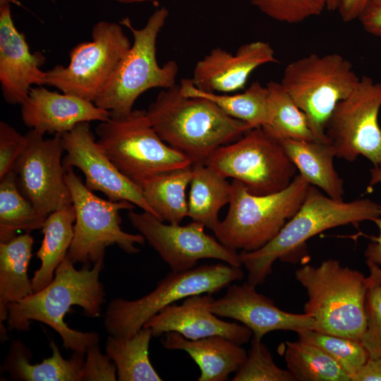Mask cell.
<instances>
[{"instance_id": "6da1fadb", "label": "cell", "mask_w": 381, "mask_h": 381, "mask_svg": "<svg viewBox=\"0 0 381 381\" xmlns=\"http://www.w3.org/2000/svg\"><path fill=\"white\" fill-rule=\"evenodd\" d=\"M104 258L77 270L66 256L55 271L52 282L43 289L8 305L7 324L10 330L27 331L30 321L41 322L54 329L61 337L64 347L80 353L99 344L95 332H83L69 327L65 315L73 306L83 308L87 317L101 315L104 290L99 281Z\"/></svg>"}, {"instance_id": "ee69618b", "label": "cell", "mask_w": 381, "mask_h": 381, "mask_svg": "<svg viewBox=\"0 0 381 381\" xmlns=\"http://www.w3.org/2000/svg\"><path fill=\"white\" fill-rule=\"evenodd\" d=\"M327 9L329 11H337L339 0H326Z\"/></svg>"}, {"instance_id": "8fae6325", "label": "cell", "mask_w": 381, "mask_h": 381, "mask_svg": "<svg viewBox=\"0 0 381 381\" xmlns=\"http://www.w3.org/2000/svg\"><path fill=\"white\" fill-rule=\"evenodd\" d=\"M205 164L226 178L241 181L256 195L284 190L297 171L279 141L261 127L252 128L238 140L219 147Z\"/></svg>"}, {"instance_id": "484cf974", "label": "cell", "mask_w": 381, "mask_h": 381, "mask_svg": "<svg viewBox=\"0 0 381 381\" xmlns=\"http://www.w3.org/2000/svg\"><path fill=\"white\" fill-rule=\"evenodd\" d=\"M33 238L29 233L0 243V325L7 319L8 306L33 293L28 267Z\"/></svg>"}, {"instance_id": "5bb4252c", "label": "cell", "mask_w": 381, "mask_h": 381, "mask_svg": "<svg viewBox=\"0 0 381 381\" xmlns=\"http://www.w3.org/2000/svg\"><path fill=\"white\" fill-rule=\"evenodd\" d=\"M128 217L173 272L193 269L202 259L220 260L235 267L242 265L237 250L206 234L202 223L192 221L184 226L167 224L145 211L130 210Z\"/></svg>"}, {"instance_id": "4fadbf2b", "label": "cell", "mask_w": 381, "mask_h": 381, "mask_svg": "<svg viewBox=\"0 0 381 381\" xmlns=\"http://www.w3.org/2000/svg\"><path fill=\"white\" fill-rule=\"evenodd\" d=\"M381 83L363 75L330 115L325 128L327 143L336 157L349 162L359 155L373 166L381 163Z\"/></svg>"}, {"instance_id": "ac0fdd59", "label": "cell", "mask_w": 381, "mask_h": 381, "mask_svg": "<svg viewBox=\"0 0 381 381\" xmlns=\"http://www.w3.org/2000/svg\"><path fill=\"white\" fill-rule=\"evenodd\" d=\"M210 309L217 316L232 318L241 322L262 339L275 330L315 329L314 320L307 314L291 313L279 309L274 302L258 293L248 282L228 286L222 298L214 300Z\"/></svg>"}, {"instance_id": "d4e9b609", "label": "cell", "mask_w": 381, "mask_h": 381, "mask_svg": "<svg viewBox=\"0 0 381 381\" xmlns=\"http://www.w3.org/2000/svg\"><path fill=\"white\" fill-rule=\"evenodd\" d=\"M75 221L73 204L54 211L46 218L41 229L43 240L36 253L41 265L31 279L33 293L52 282L56 268L66 258L73 241Z\"/></svg>"}, {"instance_id": "1f68e13d", "label": "cell", "mask_w": 381, "mask_h": 381, "mask_svg": "<svg viewBox=\"0 0 381 381\" xmlns=\"http://www.w3.org/2000/svg\"><path fill=\"white\" fill-rule=\"evenodd\" d=\"M284 359L295 381H351L345 370L320 347L302 341H286Z\"/></svg>"}, {"instance_id": "7c38bea8", "label": "cell", "mask_w": 381, "mask_h": 381, "mask_svg": "<svg viewBox=\"0 0 381 381\" xmlns=\"http://www.w3.org/2000/svg\"><path fill=\"white\" fill-rule=\"evenodd\" d=\"M131 47L121 25L99 21L92 28V41L71 50L67 66L56 65L46 71L44 85L94 102Z\"/></svg>"}, {"instance_id": "ab89813d", "label": "cell", "mask_w": 381, "mask_h": 381, "mask_svg": "<svg viewBox=\"0 0 381 381\" xmlns=\"http://www.w3.org/2000/svg\"><path fill=\"white\" fill-rule=\"evenodd\" d=\"M370 186L381 183V163L373 166L370 170ZM374 222L379 227L380 234L370 243L365 252V262L370 271L367 277L368 283L381 281V218H377Z\"/></svg>"}, {"instance_id": "f1b7e54d", "label": "cell", "mask_w": 381, "mask_h": 381, "mask_svg": "<svg viewBox=\"0 0 381 381\" xmlns=\"http://www.w3.org/2000/svg\"><path fill=\"white\" fill-rule=\"evenodd\" d=\"M192 176L191 167L155 175L140 185L156 217L171 224H180L188 217L186 190Z\"/></svg>"}, {"instance_id": "8d00e7d4", "label": "cell", "mask_w": 381, "mask_h": 381, "mask_svg": "<svg viewBox=\"0 0 381 381\" xmlns=\"http://www.w3.org/2000/svg\"><path fill=\"white\" fill-rule=\"evenodd\" d=\"M366 327L361 342L369 358L381 356V281L368 283L365 303Z\"/></svg>"}, {"instance_id": "3957f363", "label": "cell", "mask_w": 381, "mask_h": 381, "mask_svg": "<svg viewBox=\"0 0 381 381\" xmlns=\"http://www.w3.org/2000/svg\"><path fill=\"white\" fill-rule=\"evenodd\" d=\"M380 216V203L367 198L337 200L310 185L299 210L273 239L258 250L239 253L248 271V282L255 286L262 284L277 260H299L307 241L315 235L337 226L374 222Z\"/></svg>"}, {"instance_id": "2e32d148", "label": "cell", "mask_w": 381, "mask_h": 381, "mask_svg": "<svg viewBox=\"0 0 381 381\" xmlns=\"http://www.w3.org/2000/svg\"><path fill=\"white\" fill-rule=\"evenodd\" d=\"M66 152L63 158L66 171L76 167L85 176V186L97 190L112 201H128L155 216L141 188L124 176L111 162L98 144L89 122L76 125L62 135Z\"/></svg>"}, {"instance_id": "4316f807", "label": "cell", "mask_w": 381, "mask_h": 381, "mask_svg": "<svg viewBox=\"0 0 381 381\" xmlns=\"http://www.w3.org/2000/svg\"><path fill=\"white\" fill-rule=\"evenodd\" d=\"M188 217L214 231L220 220L219 210L231 200V185L205 163L192 165Z\"/></svg>"}, {"instance_id": "f546056e", "label": "cell", "mask_w": 381, "mask_h": 381, "mask_svg": "<svg viewBox=\"0 0 381 381\" xmlns=\"http://www.w3.org/2000/svg\"><path fill=\"white\" fill-rule=\"evenodd\" d=\"M152 333L143 327L131 337L110 335L105 349L116 365L117 380L160 381L149 358V345Z\"/></svg>"}, {"instance_id": "7a4b0ae2", "label": "cell", "mask_w": 381, "mask_h": 381, "mask_svg": "<svg viewBox=\"0 0 381 381\" xmlns=\"http://www.w3.org/2000/svg\"><path fill=\"white\" fill-rule=\"evenodd\" d=\"M146 111L161 139L193 164L205 163L219 147L253 128L209 99L184 95L176 84L162 90Z\"/></svg>"}, {"instance_id": "836d02e7", "label": "cell", "mask_w": 381, "mask_h": 381, "mask_svg": "<svg viewBox=\"0 0 381 381\" xmlns=\"http://www.w3.org/2000/svg\"><path fill=\"white\" fill-rule=\"evenodd\" d=\"M298 339L315 345L331 356L352 377L367 362L369 354L361 341L306 329L296 333Z\"/></svg>"}, {"instance_id": "9a60e30c", "label": "cell", "mask_w": 381, "mask_h": 381, "mask_svg": "<svg viewBox=\"0 0 381 381\" xmlns=\"http://www.w3.org/2000/svg\"><path fill=\"white\" fill-rule=\"evenodd\" d=\"M25 136L27 145L13 172L20 192L47 218L54 211L72 204L65 181L62 135L44 139L30 129Z\"/></svg>"}, {"instance_id": "60d3db41", "label": "cell", "mask_w": 381, "mask_h": 381, "mask_svg": "<svg viewBox=\"0 0 381 381\" xmlns=\"http://www.w3.org/2000/svg\"><path fill=\"white\" fill-rule=\"evenodd\" d=\"M358 20L367 32L381 39V0H373Z\"/></svg>"}, {"instance_id": "7bdbcfd3", "label": "cell", "mask_w": 381, "mask_h": 381, "mask_svg": "<svg viewBox=\"0 0 381 381\" xmlns=\"http://www.w3.org/2000/svg\"><path fill=\"white\" fill-rule=\"evenodd\" d=\"M351 381H381V356L369 358L352 377Z\"/></svg>"}, {"instance_id": "603a6c76", "label": "cell", "mask_w": 381, "mask_h": 381, "mask_svg": "<svg viewBox=\"0 0 381 381\" xmlns=\"http://www.w3.org/2000/svg\"><path fill=\"white\" fill-rule=\"evenodd\" d=\"M52 356L36 364L30 363V350L20 340L12 341L3 368L15 380L81 381L85 353L73 351L71 358L62 356L54 341L50 342Z\"/></svg>"}, {"instance_id": "b9f144b4", "label": "cell", "mask_w": 381, "mask_h": 381, "mask_svg": "<svg viewBox=\"0 0 381 381\" xmlns=\"http://www.w3.org/2000/svg\"><path fill=\"white\" fill-rule=\"evenodd\" d=\"M373 0H339L337 11L345 23L358 19L359 16Z\"/></svg>"}, {"instance_id": "9c48e42d", "label": "cell", "mask_w": 381, "mask_h": 381, "mask_svg": "<svg viewBox=\"0 0 381 381\" xmlns=\"http://www.w3.org/2000/svg\"><path fill=\"white\" fill-rule=\"evenodd\" d=\"M359 80L341 55L313 53L288 64L280 83L306 115L315 140L327 143L325 128L330 115Z\"/></svg>"}, {"instance_id": "e575fe53", "label": "cell", "mask_w": 381, "mask_h": 381, "mask_svg": "<svg viewBox=\"0 0 381 381\" xmlns=\"http://www.w3.org/2000/svg\"><path fill=\"white\" fill-rule=\"evenodd\" d=\"M232 381H295L288 370L280 368L262 339L253 337L248 354Z\"/></svg>"}, {"instance_id": "d590c367", "label": "cell", "mask_w": 381, "mask_h": 381, "mask_svg": "<svg viewBox=\"0 0 381 381\" xmlns=\"http://www.w3.org/2000/svg\"><path fill=\"white\" fill-rule=\"evenodd\" d=\"M267 16L283 23H298L320 15L326 0H250Z\"/></svg>"}, {"instance_id": "30bf717a", "label": "cell", "mask_w": 381, "mask_h": 381, "mask_svg": "<svg viewBox=\"0 0 381 381\" xmlns=\"http://www.w3.org/2000/svg\"><path fill=\"white\" fill-rule=\"evenodd\" d=\"M65 181L75 211L73 239L66 254L73 264H94L104 258L106 248L112 245L128 254L140 252L136 245L145 242L144 236L126 232L121 227L119 212L133 209V203L98 197L83 183L73 168L66 170Z\"/></svg>"}, {"instance_id": "ffe728a7", "label": "cell", "mask_w": 381, "mask_h": 381, "mask_svg": "<svg viewBox=\"0 0 381 381\" xmlns=\"http://www.w3.org/2000/svg\"><path fill=\"white\" fill-rule=\"evenodd\" d=\"M277 61L273 48L264 41L242 44L234 54L216 47L196 63L190 80L203 92H233L244 87L257 68Z\"/></svg>"}, {"instance_id": "5b68a950", "label": "cell", "mask_w": 381, "mask_h": 381, "mask_svg": "<svg viewBox=\"0 0 381 381\" xmlns=\"http://www.w3.org/2000/svg\"><path fill=\"white\" fill-rule=\"evenodd\" d=\"M229 207L214 233L224 246L242 251L260 249L280 231L303 202L310 184L300 174L277 193L256 195L233 179Z\"/></svg>"}, {"instance_id": "d6986e66", "label": "cell", "mask_w": 381, "mask_h": 381, "mask_svg": "<svg viewBox=\"0 0 381 381\" xmlns=\"http://www.w3.org/2000/svg\"><path fill=\"white\" fill-rule=\"evenodd\" d=\"M212 294H198L184 298L181 305L171 304L151 318L143 326L158 337L170 332H177L190 340L211 336H222L238 344L253 337L252 331L236 322L222 320L212 312Z\"/></svg>"}, {"instance_id": "bcb514c9", "label": "cell", "mask_w": 381, "mask_h": 381, "mask_svg": "<svg viewBox=\"0 0 381 381\" xmlns=\"http://www.w3.org/2000/svg\"><path fill=\"white\" fill-rule=\"evenodd\" d=\"M52 1H53V2H55V1H56V0H52Z\"/></svg>"}, {"instance_id": "8992f818", "label": "cell", "mask_w": 381, "mask_h": 381, "mask_svg": "<svg viewBox=\"0 0 381 381\" xmlns=\"http://www.w3.org/2000/svg\"><path fill=\"white\" fill-rule=\"evenodd\" d=\"M169 16L168 10L157 9L145 25L136 29L129 18L120 21L128 28L133 42L118 65L107 85L94 103L111 116L130 114L138 97L152 88L168 89L176 85L179 66L171 60L160 66L157 59V39Z\"/></svg>"}, {"instance_id": "cb8c5ba5", "label": "cell", "mask_w": 381, "mask_h": 381, "mask_svg": "<svg viewBox=\"0 0 381 381\" xmlns=\"http://www.w3.org/2000/svg\"><path fill=\"white\" fill-rule=\"evenodd\" d=\"M279 141L306 181L322 190L329 197L344 200V180L335 169V152L328 143L293 139Z\"/></svg>"}, {"instance_id": "f35d334b", "label": "cell", "mask_w": 381, "mask_h": 381, "mask_svg": "<svg viewBox=\"0 0 381 381\" xmlns=\"http://www.w3.org/2000/svg\"><path fill=\"white\" fill-rule=\"evenodd\" d=\"M82 381L117 380L116 368L108 354H103L99 344L90 346L86 351Z\"/></svg>"}, {"instance_id": "44dd1931", "label": "cell", "mask_w": 381, "mask_h": 381, "mask_svg": "<svg viewBox=\"0 0 381 381\" xmlns=\"http://www.w3.org/2000/svg\"><path fill=\"white\" fill-rule=\"evenodd\" d=\"M25 126L42 135H63L83 122L105 121L109 111L93 102L67 93L49 90L42 86L32 87L20 105Z\"/></svg>"}, {"instance_id": "277c9868", "label": "cell", "mask_w": 381, "mask_h": 381, "mask_svg": "<svg viewBox=\"0 0 381 381\" xmlns=\"http://www.w3.org/2000/svg\"><path fill=\"white\" fill-rule=\"evenodd\" d=\"M295 277L306 290L304 313L314 320L313 330L361 341L368 288L363 273L327 259L316 267L304 265Z\"/></svg>"}, {"instance_id": "f6af8a7d", "label": "cell", "mask_w": 381, "mask_h": 381, "mask_svg": "<svg viewBox=\"0 0 381 381\" xmlns=\"http://www.w3.org/2000/svg\"><path fill=\"white\" fill-rule=\"evenodd\" d=\"M115 1H117L119 3L122 4H134V3H143L152 0H114Z\"/></svg>"}, {"instance_id": "7402d4cb", "label": "cell", "mask_w": 381, "mask_h": 381, "mask_svg": "<svg viewBox=\"0 0 381 381\" xmlns=\"http://www.w3.org/2000/svg\"><path fill=\"white\" fill-rule=\"evenodd\" d=\"M162 344L168 350L184 351L192 358L200 370L198 381H225L247 357L240 344L222 336L190 340L170 332L165 334Z\"/></svg>"}, {"instance_id": "52a82bcc", "label": "cell", "mask_w": 381, "mask_h": 381, "mask_svg": "<svg viewBox=\"0 0 381 381\" xmlns=\"http://www.w3.org/2000/svg\"><path fill=\"white\" fill-rule=\"evenodd\" d=\"M97 140L115 167L138 186L164 172L191 167L192 161L156 133L147 111L111 116L96 128Z\"/></svg>"}, {"instance_id": "e0dca14e", "label": "cell", "mask_w": 381, "mask_h": 381, "mask_svg": "<svg viewBox=\"0 0 381 381\" xmlns=\"http://www.w3.org/2000/svg\"><path fill=\"white\" fill-rule=\"evenodd\" d=\"M44 61L41 52H30L25 36L16 28L11 0H0V83L7 103L21 105L32 85H44L46 71L40 68Z\"/></svg>"}, {"instance_id": "4dcf8cb0", "label": "cell", "mask_w": 381, "mask_h": 381, "mask_svg": "<svg viewBox=\"0 0 381 381\" xmlns=\"http://www.w3.org/2000/svg\"><path fill=\"white\" fill-rule=\"evenodd\" d=\"M45 219L19 190L13 171L0 180V243L9 241L20 230L41 229Z\"/></svg>"}, {"instance_id": "d6a6232c", "label": "cell", "mask_w": 381, "mask_h": 381, "mask_svg": "<svg viewBox=\"0 0 381 381\" xmlns=\"http://www.w3.org/2000/svg\"><path fill=\"white\" fill-rule=\"evenodd\" d=\"M272 107L270 121L262 126L273 138L315 140L308 118L284 90L280 82L267 83Z\"/></svg>"}, {"instance_id": "ba28073f", "label": "cell", "mask_w": 381, "mask_h": 381, "mask_svg": "<svg viewBox=\"0 0 381 381\" xmlns=\"http://www.w3.org/2000/svg\"><path fill=\"white\" fill-rule=\"evenodd\" d=\"M243 276L241 267L227 263L171 271L153 291L140 298L130 301L116 298L111 301L104 315V327L109 335L131 337L165 307L190 296L212 294Z\"/></svg>"}, {"instance_id": "74e56055", "label": "cell", "mask_w": 381, "mask_h": 381, "mask_svg": "<svg viewBox=\"0 0 381 381\" xmlns=\"http://www.w3.org/2000/svg\"><path fill=\"white\" fill-rule=\"evenodd\" d=\"M27 138L4 121L0 122V180L10 172L23 154Z\"/></svg>"}, {"instance_id": "83f0119b", "label": "cell", "mask_w": 381, "mask_h": 381, "mask_svg": "<svg viewBox=\"0 0 381 381\" xmlns=\"http://www.w3.org/2000/svg\"><path fill=\"white\" fill-rule=\"evenodd\" d=\"M181 92L189 97L210 100L232 118L244 121L253 128L267 124L272 116L269 90L259 81H255L242 93L228 95L203 92L196 88L190 78L183 79Z\"/></svg>"}]
</instances>
